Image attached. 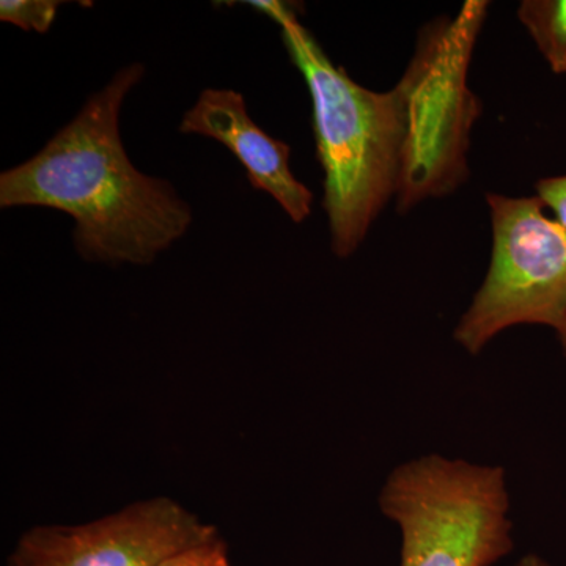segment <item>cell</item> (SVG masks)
Listing matches in <instances>:
<instances>
[{"instance_id":"1","label":"cell","mask_w":566,"mask_h":566,"mask_svg":"<svg viewBox=\"0 0 566 566\" xmlns=\"http://www.w3.org/2000/svg\"><path fill=\"white\" fill-rule=\"evenodd\" d=\"M144 74L142 63L118 70L35 156L0 174V207L66 212L91 262L144 266L181 240L191 207L169 181L137 170L123 147V102Z\"/></svg>"},{"instance_id":"2","label":"cell","mask_w":566,"mask_h":566,"mask_svg":"<svg viewBox=\"0 0 566 566\" xmlns=\"http://www.w3.org/2000/svg\"><path fill=\"white\" fill-rule=\"evenodd\" d=\"M281 28L283 44L312 98L316 155L324 174L323 208L331 248L349 259L400 188L406 93L368 91L334 65L289 3L248 2Z\"/></svg>"},{"instance_id":"3","label":"cell","mask_w":566,"mask_h":566,"mask_svg":"<svg viewBox=\"0 0 566 566\" xmlns=\"http://www.w3.org/2000/svg\"><path fill=\"white\" fill-rule=\"evenodd\" d=\"M379 506L401 532L400 566H491L515 546L505 471L424 455L387 476Z\"/></svg>"},{"instance_id":"4","label":"cell","mask_w":566,"mask_h":566,"mask_svg":"<svg viewBox=\"0 0 566 566\" xmlns=\"http://www.w3.org/2000/svg\"><path fill=\"white\" fill-rule=\"evenodd\" d=\"M490 3L469 0L453 20L433 22L420 33L406 93V142L397 207L411 210L463 185L465 151L480 104L465 84L476 36Z\"/></svg>"},{"instance_id":"5","label":"cell","mask_w":566,"mask_h":566,"mask_svg":"<svg viewBox=\"0 0 566 566\" xmlns=\"http://www.w3.org/2000/svg\"><path fill=\"white\" fill-rule=\"evenodd\" d=\"M493 255L485 281L453 337L475 356L520 324L560 329L566 322V230L538 197L486 193Z\"/></svg>"},{"instance_id":"6","label":"cell","mask_w":566,"mask_h":566,"mask_svg":"<svg viewBox=\"0 0 566 566\" xmlns=\"http://www.w3.org/2000/svg\"><path fill=\"white\" fill-rule=\"evenodd\" d=\"M218 531L169 497H153L77 526L25 532L7 566H155Z\"/></svg>"},{"instance_id":"7","label":"cell","mask_w":566,"mask_h":566,"mask_svg":"<svg viewBox=\"0 0 566 566\" xmlns=\"http://www.w3.org/2000/svg\"><path fill=\"white\" fill-rule=\"evenodd\" d=\"M180 133L210 137L229 148L243 164L252 188L273 197L293 222H304L312 214L314 192L290 169V145L252 120L240 92L205 88L182 115Z\"/></svg>"},{"instance_id":"8","label":"cell","mask_w":566,"mask_h":566,"mask_svg":"<svg viewBox=\"0 0 566 566\" xmlns=\"http://www.w3.org/2000/svg\"><path fill=\"white\" fill-rule=\"evenodd\" d=\"M549 69L566 73V0H524L517 9Z\"/></svg>"},{"instance_id":"9","label":"cell","mask_w":566,"mask_h":566,"mask_svg":"<svg viewBox=\"0 0 566 566\" xmlns=\"http://www.w3.org/2000/svg\"><path fill=\"white\" fill-rule=\"evenodd\" d=\"M57 0H2L0 21L18 25L22 31L46 33L57 17Z\"/></svg>"},{"instance_id":"10","label":"cell","mask_w":566,"mask_h":566,"mask_svg":"<svg viewBox=\"0 0 566 566\" xmlns=\"http://www.w3.org/2000/svg\"><path fill=\"white\" fill-rule=\"evenodd\" d=\"M155 566H232L221 536L177 551Z\"/></svg>"},{"instance_id":"11","label":"cell","mask_w":566,"mask_h":566,"mask_svg":"<svg viewBox=\"0 0 566 566\" xmlns=\"http://www.w3.org/2000/svg\"><path fill=\"white\" fill-rule=\"evenodd\" d=\"M536 197L556 214V221L566 230V175L536 181Z\"/></svg>"},{"instance_id":"12","label":"cell","mask_w":566,"mask_h":566,"mask_svg":"<svg viewBox=\"0 0 566 566\" xmlns=\"http://www.w3.org/2000/svg\"><path fill=\"white\" fill-rule=\"evenodd\" d=\"M515 566H553L543 560L542 557L535 556V554H528V556L520 558Z\"/></svg>"},{"instance_id":"13","label":"cell","mask_w":566,"mask_h":566,"mask_svg":"<svg viewBox=\"0 0 566 566\" xmlns=\"http://www.w3.org/2000/svg\"><path fill=\"white\" fill-rule=\"evenodd\" d=\"M558 335V342H560L562 352H564L566 357V322L564 323V326L560 327V329L557 331Z\"/></svg>"}]
</instances>
